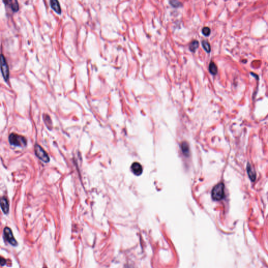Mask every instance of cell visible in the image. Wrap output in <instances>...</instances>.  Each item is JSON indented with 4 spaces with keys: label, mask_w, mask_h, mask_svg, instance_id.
I'll list each match as a JSON object with an SVG mask.
<instances>
[{
    "label": "cell",
    "mask_w": 268,
    "mask_h": 268,
    "mask_svg": "<svg viewBox=\"0 0 268 268\" xmlns=\"http://www.w3.org/2000/svg\"><path fill=\"white\" fill-rule=\"evenodd\" d=\"M9 142L12 145L17 147H24L27 145V141L24 137L14 133L9 136Z\"/></svg>",
    "instance_id": "cell-1"
},
{
    "label": "cell",
    "mask_w": 268,
    "mask_h": 268,
    "mask_svg": "<svg viewBox=\"0 0 268 268\" xmlns=\"http://www.w3.org/2000/svg\"><path fill=\"white\" fill-rule=\"evenodd\" d=\"M0 69L4 79L6 82L8 81L10 78V70L7 60L3 54L0 55Z\"/></svg>",
    "instance_id": "cell-2"
},
{
    "label": "cell",
    "mask_w": 268,
    "mask_h": 268,
    "mask_svg": "<svg viewBox=\"0 0 268 268\" xmlns=\"http://www.w3.org/2000/svg\"><path fill=\"white\" fill-rule=\"evenodd\" d=\"M212 198L215 201H220L224 197V185L220 183L215 186L212 190Z\"/></svg>",
    "instance_id": "cell-3"
},
{
    "label": "cell",
    "mask_w": 268,
    "mask_h": 268,
    "mask_svg": "<svg viewBox=\"0 0 268 268\" xmlns=\"http://www.w3.org/2000/svg\"><path fill=\"white\" fill-rule=\"evenodd\" d=\"M35 152L37 157L44 162L47 163L50 161V158L47 152L38 144L35 146Z\"/></svg>",
    "instance_id": "cell-4"
},
{
    "label": "cell",
    "mask_w": 268,
    "mask_h": 268,
    "mask_svg": "<svg viewBox=\"0 0 268 268\" xmlns=\"http://www.w3.org/2000/svg\"><path fill=\"white\" fill-rule=\"evenodd\" d=\"M4 236L5 239L10 243L11 245L14 246H16L17 245V242L15 239L14 237L13 236V233L12 231L11 228L7 227H6L4 229L3 231Z\"/></svg>",
    "instance_id": "cell-5"
},
{
    "label": "cell",
    "mask_w": 268,
    "mask_h": 268,
    "mask_svg": "<svg viewBox=\"0 0 268 268\" xmlns=\"http://www.w3.org/2000/svg\"><path fill=\"white\" fill-rule=\"evenodd\" d=\"M131 170L132 173L136 176H140L142 172V168L141 165L138 162H135L132 163L131 166Z\"/></svg>",
    "instance_id": "cell-6"
},
{
    "label": "cell",
    "mask_w": 268,
    "mask_h": 268,
    "mask_svg": "<svg viewBox=\"0 0 268 268\" xmlns=\"http://www.w3.org/2000/svg\"><path fill=\"white\" fill-rule=\"evenodd\" d=\"M0 206L4 213L5 214H8L9 212V203L8 201L5 197L0 198Z\"/></svg>",
    "instance_id": "cell-7"
},
{
    "label": "cell",
    "mask_w": 268,
    "mask_h": 268,
    "mask_svg": "<svg viewBox=\"0 0 268 268\" xmlns=\"http://www.w3.org/2000/svg\"><path fill=\"white\" fill-rule=\"evenodd\" d=\"M6 5H10L12 10L14 12H16L19 10V5L17 1H4Z\"/></svg>",
    "instance_id": "cell-8"
},
{
    "label": "cell",
    "mask_w": 268,
    "mask_h": 268,
    "mask_svg": "<svg viewBox=\"0 0 268 268\" xmlns=\"http://www.w3.org/2000/svg\"><path fill=\"white\" fill-rule=\"evenodd\" d=\"M50 6L52 7V8L57 13L60 14L61 12H62L60 4H59L58 1H57V0H52L50 1Z\"/></svg>",
    "instance_id": "cell-9"
},
{
    "label": "cell",
    "mask_w": 268,
    "mask_h": 268,
    "mask_svg": "<svg viewBox=\"0 0 268 268\" xmlns=\"http://www.w3.org/2000/svg\"><path fill=\"white\" fill-rule=\"evenodd\" d=\"M209 71L213 75H216L217 73V67L214 62H211L209 65Z\"/></svg>",
    "instance_id": "cell-10"
},
{
    "label": "cell",
    "mask_w": 268,
    "mask_h": 268,
    "mask_svg": "<svg viewBox=\"0 0 268 268\" xmlns=\"http://www.w3.org/2000/svg\"><path fill=\"white\" fill-rule=\"evenodd\" d=\"M199 42L197 41H196V40H194V41H192L191 43L190 44V46H189V49H190V50L191 52H195L196 50V49L199 47Z\"/></svg>",
    "instance_id": "cell-11"
},
{
    "label": "cell",
    "mask_w": 268,
    "mask_h": 268,
    "mask_svg": "<svg viewBox=\"0 0 268 268\" xmlns=\"http://www.w3.org/2000/svg\"><path fill=\"white\" fill-rule=\"evenodd\" d=\"M43 117H44V122L48 128L49 129H51L52 128V122L49 116L47 114H44Z\"/></svg>",
    "instance_id": "cell-12"
},
{
    "label": "cell",
    "mask_w": 268,
    "mask_h": 268,
    "mask_svg": "<svg viewBox=\"0 0 268 268\" xmlns=\"http://www.w3.org/2000/svg\"><path fill=\"white\" fill-rule=\"evenodd\" d=\"M247 171H248L249 176L251 178V180H252V181H254L255 180L256 178L255 172L252 169V168H251V167L250 166H248Z\"/></svg>",
    "instance_id": "cell-13"
},
{
    "label": "cell",
    "mask_w": 268,
    "mask_h": 268,
    "mask_svg": "<svg viewBox=\"0 0 268 268\" xmlns=\"http://www.w3.org/2000/svg\"><path fill=\"white\" fill-rule=\"evenodd\" d=\"M202 46L203 48L207 52H210L211 50V46L209 42L206 41H203L202 42Z\"/></svg>",
    "instance_id": "cell-14"
},
{
    "label": "cell",
    "mask_w": 268,
    "mask_h": 268,
    "mask_svg": "<svg viewBox=\"0 0 268 268\" xmlns=\"http://www.w3.org/2000/svg\"><path fill=\"white\" fill-rule=\"evenodd\" d=\"M182 147V150L183 152L186 155H188L189 152V148L188 144L186 142H183L182 144L181 145Z\"/></svg>",
    "instance_id": "cell-15"
},
{
    "label": "cell",
    "mask_w": 268,
    "mask_h": 268,
    "mask_svg": "<svg viewBox=\"0 0 268 268\" xmlns=\"http://www.w3.org/2000/svg\"><path fill=\"white\" fill-rule=\"evenodd\" d=\"M202 32L204 35L205 36H208L211 34V29L208 27H204L202 29Z\"/></svg>",
    "instance_id": "cell-16"
},
{
    "label": "cell",
    "mask_w": 268,
    "mask_h": 268,
    "mask_svg": "<svg viewBox=\"0 0 268 268\" xmlns=\"http://www.w3.org/2000/svg\"><path fill=\"white\" fill-rule=\"evenodd\" d=\"M170 3L172 6H173L175 7H180L181 4V2L178 1H170Z\"/></svg>",
    "instance_id": "cell-17"
},
{
    "label": "cell",
    "mask_w": 268,
    "mask_h": 268,
    "mask_svg": "<svg viewBox=\"0 0 268 268\" xmlns=\"http://www.w3.org/2000/svg\"><path fill=\"white\" fill-rule=\"evenodd\" d=\"M7 263V260L3 257L0 256V265L1 266H4Z\"/></svg>",
    "instance_id": "cell-18"
},
{
    "label": "cell",
    "mask_w": 268,
    "mask_h": 268,
    "mask_svg": "<svg viewBox=\"0 0 268 268\" xmlns=\"http://www.w3.org/2000/svg\"></svg>",
    "instance_id": "cell-19"
}]
</instances>
